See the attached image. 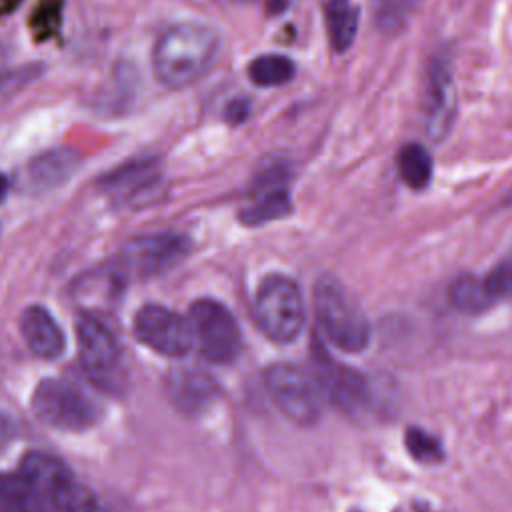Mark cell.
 Listing matches in <instances>:
<instances>
[{"instance_id":"cell-22","label":"cell","mask_w":512,"mask_h":512,"mask_svg":"<svg viewBox=\"0 0 512 512\" xmlns=\"http://www.w3.org/2000/svg\"><path fill=\"white\" fill-rule=\"evenodd\" d=\"M294 62L284 54H262L248 64V76L256 86H282L294 78Z\"/></svg>"},{"instance_id":"cell-15","label":"cell","mask_w":512,"mask_h":512,"mask_svg":"<svg viewBox=\"0 0 512 512\" xmlns=\"http://www.w3.org/2000/svg\"><path fill=\"white\" fill-rule=\"evenodd\" d=\"M20 472L38 488L42 498H50L58 486L72 478L64 462L46 452H28L20 462Z\"/></svg>"},{"instance_id":"cell-29","label":"cell","mask_w":512,"mask_h":512,"mask_svg":"<svg viewBox=\"0 0 512 512\" xmlns=\"http://www.w3.org/2000/svg\"><path fill=\"white\" fill-rule=\"evenodd\" d=\"M6 192H8V178L0 174V200L6 196Z\"/></svg>"},{"instance_id":"cell-19","label":"cell","mask_w":512,"mask_h":512,"mask_svg":"<svg viewBox=\"0 0 512 512\" xmlns=\"http://www.w3.org/2000/svg\"><path fill=\"white\" fill-rule=\"evenodd\" d=\"M450 302L460 312L480 314V312L488 310L496 302V298L490 292L486 278L464 274L452 282Z\"/></svg>"},{"instance_id":"cell-25","label":"cell","mask_w":512,"mask_h":512,"mask_svg":"<svg viewBox=\"0 0 512 512\" xmlns=\"http://www.w3.org/2000/svg\"><path fill=\"white\" fill-rule=\"evenodd\" d=\"M404 444L408 454L422 464H436L444 458L440 440L422 428H414V426L408 428L404 436Z\"/></svg>"},{"instance_id":"cell-28","label":"cell","mask_w":512,"mask_h":512,"mask_svg":"<svg viewBox=\"0 0 512 512\" xmlns=\"http://www.w3.org/2000/svg\"><path fill=\"white\" fill-rule=\"evenodd\" d=\"M12 438H14V426L10 418L0 412V452L10 444Z\"/></svg>"},{"instance_id":"cell-1","label":"cell","mask_w":512,"mask_h":512,"mask_svg":"<svg viewBox=\"0 0 512 512\" xmlns=\"http://www.w3.org/2000/svg\"><path fill=\"white\" fill-rule=\"evenodd\" d=\"M218 32L206 24H174L156 40L152 66L168 88H186L198 82L216 62Z\"/></svg>"},{"instance_id":"cell-5","label":"cell","mask_w":512,"mask_h":512,"mask_svg":"<svg viewBox=\"0 0 512 512\" xmlns=\"http://www.w3.org/2000/svg\"><path fill=\"white\" fill-rule=\"evenodd\" d=\"M34 414L48 426L60 430H86L96 422V408L90 398L64 380H42L32 394Z\"/></svg>"},{"instance_id":"cell-14","label":"cell","mask_w":512,"mask_h":512,"mask_svg":"<svg viewBox=\"0 0 512 512\" xmlns=\"http://www.w3.org/2000/svg\"><path fill=\"white\" fill-rule=\"evenodd\" d=\"M158 162L154 158H138L118 166L100 180V188L116 198H130L156 182Z\"/></svg>"},{"instance_id":"cell-24","label":"cell","mask_w":512,"mask_h":512,"mask_svg":"<svg viewBox=\"0 0 512 512\" xmlns=\"http://www.w3.org/2000/svg\"><path fill=\"white\" fill-rule=\"evenodd\" d=\"M422 0H374V20L382 32H398Z\"/></svg>"},{"instance_id":"cell-20","label":"cell","mask_w":512,"mask_h":512,"mask_svg":"<svg viewBox=\"0 0 512 512\" xmlns=\"http://www.w3.org/2000/svg\"><path fill=\"white\" fill-rule=\"evenodd\" d=\"M124 272L118 268V264L114 266H104L98 268L90 274H86L84 278L78 280L76 284V298L84 300L86 304L98 302V300H112L118 296L122 282H124Z\"/></svg>"},{"instance_id":"cell-16","label":"cell","mask_w":512,"mask_h":512,"mask_svg":"<svg viewBox=\"0 0 512 512\" xmlns=\"http://www.w3.org/2000/svg\"><path fill=\"white\" fill-rule=\"evenodd\" d=\"M290 210L292 204L284 186L256 188L254 200L240 210V222L246 226H262L288 216Z\"/></svg>"},{"instance_id":"cell-13","label":"cell","mask_w":512,"mask_h":512,"mask_svg":"<svg viewBox=\"0 0 512 512\" xmlns=\"http://www.w3.org/2000/svg\"><path fill=\"white\" fill-rule=\"evenodd\" d=\"M80 156L70 148H56L44 154H38L26 166V186L32 192H46L54 186L66 182L78 168Z\"/></svg>"},{"instance_id":"cell-11","label":"cell","mask_w":512,"mask_h":512,"mask_svg":"<svg viewBox=\"0 0 512 512\" xmlns=\"http://www.w3.org/2000/svg\"><path fill=\"white\" fill-rule=\"evenodd\" d=\"M76 338H78V354L86 370L94 374L110 372L118 358L120 346L114 332L96 316L84 314L76 324Z\"/></svg>"},{"instance_id":"cell-12","label":"cell","mask_w":512,"mask_h":512,"mask_svg":"<svg viewBox=\"0 0 512 512\" xmlns=\"http://www.w3.org/2000/svg\"><path fill=\"white\" fill-rule=\"evenodd\" d=\"M20 332L28 348L46 360L58 358L64 352L66 338L60 324L44 306H28L20 316Z\"/></svg>"},{"instance_id":"cell-2","label":"cell","mask_w":512,"mask_h":512,"mask_svg":"<svg viewBox=\"0 0 512 512\" xmlns=\"http://www.w3.org/2000/svg\"><path fill=\"white\" fill-rule=\"evenodd\" d=\"M314 308L326 340L342 352H362L370 344V324L344 286L330 276L316 282Z\"/></svg>"},{"instance_id":"cell-17","label":"cell","mask_w":512,"mask_h":512,"mask_svg":"<svg viewBox=\"0 0 512 512\" xmlns=\"http://www.w3.org/2000/svg\"><path fill=\"white\" fill-rule=\"evenodd\" d=\"M326 30L330 44L336 52H344L352 46L358 30V8L352 0H328L324 8Z\"/></svg>"},{"instance_id":"cell-7","label":"cell","mask_w":512,"mask_h":512,"mask_svg":"<svg viewBox=\"0 0 512 512\" xmlns=\"http://www.w3.org/2000/svg\"><path fill=\"white\" fill-rule=\"evenodd\" d=\"M190 252L186 236L176 232L144 234L128 240L120 252L118 268L124 276H156L176 266Z\"/></svg>"},{"instance_id":"cell-4","label":"cell","mask_w":512,"mask_h":512,"mask_svg":"<svg viewBox=\"0 0 512 512\" xmlns=\"http://www.w3.org/2000/svg\"><path fill=\"white\" fill-rule=\"evenodd\" d=\"M188 320L194 342L206 360L226 364L238 356L242 342L240 326L224 304L212 298H200L192 304Z\"/></svg>"},{"instance_id":"cell-10","label":"cell","mask_w":512,"mask_h":512,"mask_svg":"<svg viewBox=\"0 0 512 512\" xmlns=\"http://www.w3.org/2000/svg\"><path fill=\"white\" fill-rule=\"evenodd\" d=\"M456 114V88L452 74L446 64L434 62L428 74L426 96H424V116L426 132L434 140H442L454 122Z\"/></svg>"},{"instance_id":"cell-9","label":"cell","mask_w":512,"mask_h":512,"mask_svg":"<svg viewBox=\"0 0 512 512\" xmlns=\"http://www.w3.org/2000/svg\"><path fill=\"white\" fill-rule=\"evenodd\" d=\"M316 368L322 390L338 408L346 412H356L360 406H364L368 382L360 372L334 362L322 350H318L316 354Z\"/></svg>"},{"instance_id":"cell-27","label":"cell","mask_w":512,"mask_h":512,"mask_svg":"<svg viewBox=\"0 0 512 512\" xmlns=\"http://www.w3.org/2000/svg\"><path fill=\"white\" fill-rule=\"evenodd\" d=\"M250 114V102L246 98H234L224 110V118L230 124H242Z\"/></svg>"},{"instance_id":"cell-23","label":"cell","mask_w":512,"mask_h":512,"mask_svg":"<svg viewBox=\"0 0 512 512\" xmlns=\"http://www.w3.org/2000/svg\"><path fill=\"white\" fill-rule=\"evenodd\" d=\"M48 500L60 512H106L100 500L74 478H68L62 486H58Z\"/></svg>"},{"instance_id":"cell-21","label":"cell","mask_w":512,"mask_h":512,"mask_svg":"<svg viewBox=\"0 0 512 512\" xmlns=\"http://www.w3.org/2000/svg\"><path fill=\"white\" fill-rule=\"evenodd\" d=\"M396 162H398V174L406 186H410L414 190H422L430 184L432 156L422 144H418V142L404 144L398 150Z\"/></svg>"},{"instance_id":"cell-26","label":"cell","mask_w":512,"mask_h":512,"mask_svg":"<svg viewBox=\"0 0 512 512\" xmlns=\"http://www.w3.org/2000/svg\"><path fill=\"white\" fill-rule=\"evenodd\" d=\"M210 396V382L204 376L182 374L178 382H174V398L182 404V408H198Z\"/></svg>"},{"instance_id":"cell-6","label":"cell","mask_w":512,"mask_h":512,"mask_svg":"<svg viewBox=\"0 0 512 512\" xmlns=\"http://www.w3.org/2000/svg\"><path fill=\"white\" fill-rule=\"evenodd\" d=\"M266 390L278 410L296 424H312L320 416V392L314 380L292 364H274L264 374Z\"/></svg>"},{"instance_id":"cell-8","label":"cell","mask_w":512,"mask_h":512,"mask_svg":"<svg viewBox=\"0 0 512 512\" xmlns=\"http://www.w3.org/2000/svg\"><path fill=\"white\" fill-rule=\"evenodd\" d=\"M134 336L150 350L170 358L184 356L194 344L190 320L160 304H146L136 312Z\"/></svg>"},{"instance_id":"cell-30","label":"cell","mask_w":512,"mask_h":512,"mask_svg":"<svg viewBox=\"0 0 512 512\" xmlns=\"http://www.w3.org/2000/svg\"><path fill=\"white\" fill-rule=\"evenodd\" d=\"M0 60H2V56H0Z\"/></svg>"},{"instance_id":"cell-18","label":"cell","mask_w":512,"mask_h":512,"mask_svg":"<svg viewBox=\"0 0 512 512\" xmlns=\"http://www.w3.org/2000/svg\"><path fill=\"white\" fill-rule=\"evenodd\" d=\"M0 512H42V494L20 470L0 474Z\"/></svg>"},{"instance_id":"cell-3","label":"cell","mask_w":512,"mask_h":512,"mask_svg":"<svg viewBox=\"0 0 512 512\" xmlns=\"http://www.w3.org/2000/svg\"><path fill=\"white\" fill-rule=\"evenodd\" d=\"M254 310L258 326L274 342L288 344L302 332L306 316L302 292L284 274H270L260 282Z\"/></svg>"}]
</instances>
